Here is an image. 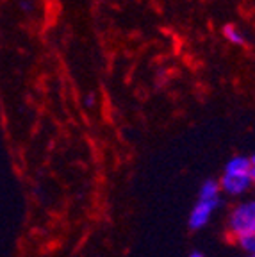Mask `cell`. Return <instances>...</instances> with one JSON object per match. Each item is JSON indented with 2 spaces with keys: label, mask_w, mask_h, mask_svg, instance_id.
I'll list each match as a JSON object with an SVG mask.
<instances>
[{
  "label": "cell",
  "mask_w": 255,
  "mask_h": 257,
  "mask_svg": "<svg viewBox=\"0 0 255 257\" xmlns=\"http://www.w3.org/2000/svg\"><path fill=\"white\" fill-rule=\"evenodd\" d=\"M228 241L235 237L255 234V200H241L230 207L225 227Z\"/></svg>",
  "instance_id": "cell-1"
},
{
  "label": "cell",
  "mask_w": 255,
  "mask_h": 257,
  "mask_svg": "<svg viewBox=\"0 0 255 257\" xmlns=\"http://www.w3.org/2000/svg\"><path fill=\"white\" fill-rule=\"evenodd\" d=\"M221 205V198L218 200H196V204L193 205L191 213H189L188 218V225L191 230H200L203 229L205 225L211 221L212 213H214L216 209Z\"/></svg>",
  "instance_id": "cell-2"
},
{
  "label": "cell",
  "mask_w": 255,
  "mask_h": 257,
  "mask_svg": "<svg viewBox=\"0 0 255 257\" xmlns=\"http://www.w3.org/2000/svg\"><path fill=\"white\" fill-rule=\"evenodd\" d=\"M218 182L221 193H225L228 197H243L253 186L250 175H234V173H223Z\"/></svg>",
  "instance_id": "cell-3"
},
{
  "label": "cell",
  "mask_w": 255,
  "mask_h": 257,
  "mask_svg": "<svg viewBox=\"0 0 255 257\" xmlns=\"http://www.w3.org/2000/svg\"><path fill=\"white\" fill-rule=\"evenodd\" d=\"M251 161L246 156H234L230 161H227L223 173H234V175H250Z\"/></svg>",
  "instance_id": "cell-4"
},
{
  "label": "cell",
  "mask_w": 255,
  "mask_h": 257,
  "mask_svg": "<svg viewBox=\"0 0 255 257\" xmlns=\"http://www.w3.org/2000/svg\"><path fill=\"white\" fill-rule=\"evenodd\" d=\"M198 198L200 200H218V198H221L219 182L216 179H207V181L200 186Z\"/></svg>",
  "instance_id": "cell-5"
},
{
  "label": "cell",
  "mask_w": 255,
  "mask_h": 257,
  "mask_svg": "<svg viewBox=\"0 0 255 257\" xmlns=\"http://www.w3.org/2000/svg\"><path fill=\"white\" fill-rule=\"evenodd\" d=\"M232 243L239 246L244 252V255H253L255 253V234H246V236L235 237Z\"/></svg>",
  "instance_id": "cell-6"
},
{
  "label": "cell",
  "mask_w": 255,
  "mask_h": 257,
  "mask_svg": "<svg viewBox=\"0 0 255 257\" xmlns=\"http://www.w3.org/2000/svg\"><path fill=\"white\" fill-rule=\"evenodd\" d=\"M223 36L227 38V41H230V43H234V45H243L244 43L243 36H241L239 31H237L234 25H225V27H223Z\"/></svg>",
  "instance_id": "cell-7"
},
{
  "label": "cell",
  "mask_w": 255,
  "mask_h": 257,
  "mask_svg": "<svg viewBox=\"0 0 255 257\" xmlns=\"http://www.w3.org/2000/svg\"><path fill=\"white\" fill-rule=\"evenodd\" d=\"M250 161H251V168H250V179H251V182L255 184V156H251L250 157Z\"/></svg>",
  "instance_id": "cell-8"
},
{
  "label": "cell",
  "mask_w": 255,
  "mask_h": 257,
  "mask_svg": "<svg viewBox=\"0 0 255 257\" xmlns=\"http://www.w3.org/2000/svg\"><path fill=\"white\" fill-rule=\"evenodd\" d=\"M189 257H205V255H203L202 252H193V253H191V255H189Z\"/></svg>",
  "instance_id": "cell-9"
},
{
  "label": "cell",
  "mask_w": 255,
  "mask_h": 257,
  "mask_svg": "<svg viewBox=\"0 0 255 257\" xmlns=\"http://www.w3.org/2000/svg\"><path fill=\"white\" fill-rule=\"evenodd\" d=\"M22 8H24V9H27V11H29V9H31V8H29V4H27V2H22Z\"/></svg>",
  "instance_id": "cell-10"
},
{
  "label": "cell",
  "mask_w": 255,
  "mask_h": 257,
  "mask_svg": "<svg viewBox=\"0 0 255 257\" xmlns=\"http://www.w3.org/2000/svg\"><path fill=\"white\" fill-rule=\"evenodd\" d=\"M246 257H255V253H253V255H246Z\"/></svg>",
  "instance_id": "cell-11"
}]
</instances>
